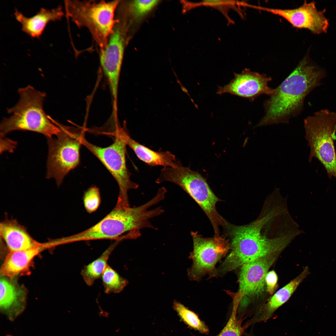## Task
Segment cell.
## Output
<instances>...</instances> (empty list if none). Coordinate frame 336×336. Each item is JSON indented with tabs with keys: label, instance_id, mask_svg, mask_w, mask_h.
Returning a JSON list of instances; mask_svg holds the SVG:
<instances>
[{
	"label": "cell",
	"instance_id": "obj_30",
	"mask_svg": "<svg viewBox=\"0 0 336 336\" xmlns=\"http://www.w3.org/2000/svg\"><path fill=\"white\" fill-rule=\"evenodd\" d=\"M245 334L247 336H254V335L251 333H250L249 334L246 333Z\"/></svg>",
	"mask_w": 336,
	"mask_h": 336
},
{
	"label": "cell",
	"instance_id": "obj_9",
	"mask_svg": "<svg viewBox=\"0 0 336 336\" xmlns=\"http://www.w3.org/2000/svg\"><path fill=\"white\" fill-rule=\"evenodd\" d=\"M113 143L108 146L101 147L88 142L84 137L82 145L93 153L102 163L117 182L119 194L115 207L118 208L130 207L128 192L136 189L138 185L131 181L126 159L127 145L122 135L121 128L117 127L113 133Z\"/></svg>",
	"mask_w": 336,
	"mask_h": 336
},
{
	"label": "cell",
	"instance_id": "obj_28",
	"mask_svg": "<svg viewBox=\"0 0 336 336\" xmlns=\"http://www.w3.org/2000/svg\"><path fill=\"white\" fill-rule=\"evenodd\" d=\"M278 277L274 270L268 272L265 278V282L267 290L269 294L272 295L277 287Z\"/></svg>",
	"mask_w": 336,
	"mask_h": 336
},
{
	"label": "cell",
	"instance_id": "obj_16",
	"mask_svg": "<svg viewBox=\"0 0 336 336\" xmlns=\"http://www.w3.org/2000/svg\"><path fill=\"white\" fill-rule=\"evenodd\" d=\"M0 290L1 311L10 321H13L25 309L23 291L4 277L0 280Z\"/></svg>",
	"mask_w": 336,
	"mask_h": 336
},
{
	"label": "cell",
	"instance_id": "obj_21",
	"mask_svg": "<svg viewBox=\"0 0 336 336\" xmlns=\"http://www.w3.org/2000/svg\"><path fill=\"white\" fill-rule=\"evenodd\" d=\"M120 241L115 240V242L111 245L99 257L83 268L81 274L87 285L92 286L96 280L101 278L108 265L107 262L110 256Z\"/></svg>",
	"mask_w": 336,
	"mask_h": 336
},
{
	"label": "cell",
	"instance_id": "obj_2",
	"mask_svg": "<svg viewBox=\"0 0 336 336\" xmlns=\"http://www.w3.org/2000/svg\"><path fill=\"white\" fill-rule=\"evenodd\" d=\"M272 216L269 212L243 226H236L227 222L224 226L231 240V250L219 268L222 274L264 256L279 253L290 243L294 237V234L291 232L272 238L263 233L264 226Z\"/></svg>",
	"mask_w": 336,
	"mask_h": 336
},
{
	"label": "cell",
	"instance_id": "obj_12",
	"mask_svg": "<svg viewBox=\"0 0 336 336\" xmlns=\"http://www.w3.org/2000/svg\"><path fill=\"white\" fill-rule=\"evenodd\" d=\"M249 7L279 15L295 27L307 28L316 34L326 32L328 26V20L317 9L314 2H305L300 7L292 9L271 8L250 4Z\"/></svg>",
	"mask_w": 336,
	"mask_h": 336
},
{
	"label": "cell",
	"instance_id": "obj_6",
	"mask_svg": "<svg viewBox=\"0 0 336 336\" xmlns=\"http://www.w3.org/2000/svg\"><path fill=\"white\" fill-rule=\"evenodd\" d=\"M53 121L60 131L57 135L47 138L48 155L46 177L54 179L60 185L65 176L80 164V151L85 131Z\"/></svg>",
	"mask_w": 336,
	"mask_h": 336
},
{
	"label": "cell",
	"instance_id": "obj_27",
	"mask_svg": "<svg viewBox=\"0 0 336 336\" xmlns=\"http://www.w3.org/2000/svg\"><path fill=\"white\" fill-rule=\"evenodd\" d=\"M158 0H135L131 4L130 11L137 18L143 16L158 3Z\"/></svg>",
	"mask_w": 336,
	"mask_h": 336
},
{
	"label": "cell",
	"instance_id": "obj_1",
	"mask_svg": "<svg viewBox=\"0 0 336 336\" xmlns=\"http://www.w3.org/2000/svg\"><path fill=\"white\" fill-rule=\"evenodd\" d=\"M326 76L306 57L277 88L264 104L265 114L256 126L288 123L303 109L304 100Z\"/></svg>",
	"mask_w": 336,
	"mask_h": 336
},
{
	"label": "cell",
	"instance_id": "obj_8",
	"mask_svg": "<svg viewBox=\"0 0 336 336\" xmlns=\"http://www.w3.org/2000/svg\"><path fill=\"white\" fill-rule=\"evenodd\" d=\"M119 1L67 0L65 4L67 15L77 26L86 27L103 49L114 27V13Z\"/></svg>",
	"mask_w": 336,
	"mask_h": 336
},
{
	"label": "cell",
	"instance_id": "obj_11",
	"mask_svg": "<svg viewBox=\"0 0 336 336\" xmlns=\"http://www.w3.org/2000/svg\"><path fill=\"white\" fill-rule=\"evenodd\" d=\"M234 77L227 85L219 86L217 94L229 93L253 101L257 97L263 94L269 96L273 94L274 89L268 86L272 79L266 74H261L245 68L240 73L234 72Z\"/></svg>",
	"mask_w": 336,
	"mask_h": 336
},
{
	"label": "cell",
	"instance_id": "obj_31",
	"mask_svg": "<svg viewBox=\"0 0 336 336\" xmlns=\"http://www.w3.org/2000/svg\"><path fill=\"white\" fill-rule=\"evenodd\" d=\"M7 336H12L11 335H7Z\"/></svg>",
	"mask_w": 336,
	"mask_h": 336
},
{
	"label": "cell",
	"instance_id": "obj_14",
	"mask_svg": "<svg viewBox=\"0 0 336 336\" xmlns=\"http://www.w3.org/2000/svg\"><path fill=\"white\" fill-rule=\"evenodd\" d=\"M279 253L269 254L241 266L239 273V289L236 293L245 296H258L264 292L265 278L268 270Z\"/></svg>",
	"mask_w": 336,
	"mask_h": 336
},
{
	"label": "cell",
	"instance_id": "obj_7",
	"mask_svg": "<svg viewBox=\"0 0 336 336\" xmlns=\"http://www.w3.org/2000/svg\"><path fill=\"white\" fill-rule=\"evenodd\" d=\"M305 138L310 152L309 162L313 158L323 165L328 177L336 178V154L334 140L336 139V112L321 110L304 120Z\"/></svg>",
	"mask_w": 336,
	"mask_h": 336
},
{
	"label": "cell",
	"instance_id": "obj_24",
	"mask_svg": "<svg viewBox=\"0 0 336 336\" xmlns=\"http://www.w3.org/2000/svg\"><path fill=\"white\" fill-rule=\"evenodd\" d=\"M173 306L182 320L189 326L202 333H208V327L195 313L177 301L174 302Z\"/></svg>",
	"mask_w": 336,
	"mask_h": 336
},
{
	"label": "cell",
	"instance_id": "obj_15",
	"mask_svg": "<svg viewBox=\"0 0 336 336\" xmlns=\"http://www.w3.org/2000/svg\"><path fill=\"white\" fill-rule=\"evenodd\" d=\"M310 273L309 268H304L302 272L287 284L280 289L256 311L248 321L250 325L265 322L270 319L280 307L286 302L298 286Z\"/></svg>",
	"mask_w": 336,
	"mask_h": 336
},
{
	"label": "cell",
	"instance_id": "obj_20",
	"mask_svg": "<svg viewBox=\"0 0 336 336\" xmlns=\"http://www.w3.org/2000/svg\"><path fill=\"white\" fill-rule=\"evenodd\" d=\"M0 232L10 251L27 249L38 244L23 226L15 221H7L1 223Z\"/></svg>",
	"mask_w": 336,
	"mask_h": 336
},
{
	"label": "cell",
	"instance_id": "obj_17",
	"mask_svg": "<svg viewBox=\"0 0 336 336\" xmlns=\"http://www.w3.org/2000/svg\"><path fill=\"white\" fill-rule=\"evenodd\" d=\"M14 15L22 25V30L32 38H39L47 24L51 21L61 20L63 15L62 7L59 6L51 10L44 8L35 15L26 17L16 10Z\"/></svg>",
	"mask_w": 336,
	"mask_h": 336
},
{
	"label": "cell",
	"instance_id": "obj_10",
	"mask_svg": "<svg viewBox=\"0 0 336 336\" xmlns=\"http://www.w3.org/2000/svg\"><path fill=\"white\" fill-rule=\"evenodd\" d=\"M193 250L189 258L193 261L188 271L191 280H199L203 276L215 271L217 263L230 249L228 240L221 236L204 238L192 231Z\"/></svg>",
	"mask_w": 336,
	"mask_h": 336
},
{
	"label": "cell",
	"instance_id": "obj_5",
	"mask_svg": "<svg viewBox=\"0 0 336 336\" xmlns=\"http://www.w3.org/2000/svg\"><path fill=\"white\" fill-rule=\"evenodd\" d=\"M170 182L176 184L188 193L205 213L213 226L214 236H220L219 226L227 222L218 213L217 203L220 199L212 190L206 180L200 174L179 161L174 167L162 168L156 182Z\"/></svg>",
	"mask_w": 336,
	"mask_h": 336
},
{
	"label": "cell",
	"instance_id": "obj_22",
	"mask_svg": "<svg viewBox=\"0 0 336 336\" xmlns=\"http://www.w3.org/2000/svg\"><path fill=\"white\" fill-rule=\"evenodd\" d=\"M104 292L107 294L119 293L122 292L128 284L114 269L108 265L101 277Z\"/></svg>",
	"mask_w": 336,
	"mask_h": 336
},
{
	"label": "cell",
	"instance_id": "obj_26",
	"mask_svg": "<svg viewBox=\"0 0 336 336\" xmlns=\"http://www.w3.org/2000/svg\"><path fill=\"white\" fill-rule=\"evenodd\" d=\"M83 200L85 208L89 213L98 208L100 203V197L99 188L94 186L90 187L85 192Z\"/></svg>",
	"mask_w": 336,
	"mask_h": 336
},
{
	"label": "cell",
	"instance_id": "obj_29",
	"mask_svg": "<svg viewBox=\"0 0 336 336\" xmlns=\"http://www.w3.org/2000/svg\"><path fill=\"white\" fill-rule=\"evenodd\" d=\"M17 144L16 142L5 137H1V152L5 151L12 152Z\"/></svg>",
	"mask_w": 336,
	"mask_h": 336
},
{
	"label": "cell",
	"instance_id": "obj_18",
	"mask_svg": "<svg viewBox=\"0 0 336 336\" xmlns=\"http://www.w3.org/2000/svg\"><path fill=\"white\" fill-rule=\"evenodd\" d=\"M121 131L127 145L141 161L152 166H161L174 167L178 165L179 161H177L175 155L170 152L153 151L133 140L124 129L122 128Z\"/></svg>",
	"mask_w": 336,
	"mask_h": 336
},
{
	"label": "cell",
	"instance_id": "obj_4",
	"mask_svg": "<svg viewBox=\"0 0 336 336\" xmlns=\"http://www.w3.org/2000/svg\"><path fill=\"white\" fill-rule=\"evenodd\" d=\"M20 99L13 107L7 109L11 114L3 118L0 124V137L14 131H29L40 133L47 138L57 135L58 127L44 112L45 93L28 85L19 88Z\"/></svg>",
	"mask_w": 336,
	"mask_h": 336
},
{
	"label": "cell",
	"instance_id": "obj_19",
	"mask_svg": "<svg viewBox=\"0 0 336 336\" xmlns=\"http://www.w3.org/2000/svg\"><path fill=\"white\" fill-rule=\"evenodd\" d=\"M46 246L38 244L27 249L10 251L2 264L1 269L2 275L12 278L26 271L35 257Z\"/></svg>",
	"mask_w": 336,
	"mask_h": 336
},
{
	"label": "cell",
	"instance_id": "obj_23",
	"mask_svg": "<svg viewBox=\"0 0 336 336\" xmlns=\"http://www.w3.org/2000/svg\"><path fill=\"white\" fill-rule=\"evenodd\" d=\"M243 2L231 0H203L196 2H192L193 8L201 6L211 7L220 11L224 16L229 24H233L234 21L229 16V11L232 9L242 16V13L239 7L242 6Z\"/></svg>",
	"mask_w": 336,
	"mask_h": 336
},
{
	"label": "cell",
	"instance_id": "obj_25",
	"mask_svg": "<svg viewBox=\"0 0 336 336\" xmlns=\"http://www.w3.org/2000/svg\"><path fill=\"white\" fill-rule=\"evenodd\" d=\"M238 306L233 305L231 315L226 325L216 336H241L245 329L249 326L246 323L242 326L244 319H237V312Z\"/></svg>",
	"mask_w": 336,
	"mask_h": 336
},
{
	"label": "cell",
	"instance_id": "obj_13",
	"mask_svg": "<svg viewBox=\"0 0 336 336\" xmlns=\"http://www.w3.org/2000/svg\"><path fill=\"white\" fill-rule=\"evenodd\" d=\"M124 39L121 28L114 26L105 47L101 50L100 61L108 81L115 103L117 100L118 88L123 60Z\"/></svg>",
	"mask_w": 336,
	"mask_h": 336
},
{
	"label": "cell",
	"instance_id": "obj_3",
	"mask_svg": "<svg viewBox=\"0 0 336 336\" xmlns=\"http://www.w3.org/2000/svg\"><path fill=\"white\" fill-rule=\"evenodd\" d=\"M155 204L151 199L140 206L126 208H114L97 223L91 227L66 237L67 243L83 241L114 239H136L141 235L144 228L155 229L149 220L159 216L157 208L149 209Z\"/></svg>",
	"mask_w": 336,
	"mask_h": 336
}]
</instances>
